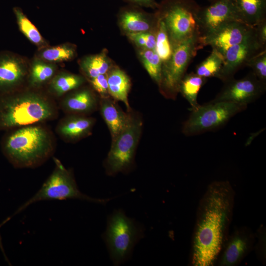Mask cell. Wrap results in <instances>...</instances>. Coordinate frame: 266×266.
I'll use <instances>...</instances> for the list:
<instances>
[{
	"mask_svg": "<svg viewBox=\"0 0 266 266\" xmlns=\"http://www.w3.org/2000/svg\"><path fill=\"white\" fill-rule=\"evenodd\" d=\"M55 167L39 190L17 210L22 211L28 206L36 202L47 200L79 199L98 203L105 204L110 199L91 198L82 193L78 189L73 173L64 167L57 159Z\"/></svg>",
	"mask_w": 266,
	"mask_h": 266,
	"instance_id": "5b68a950",
	"label": "cell"
},
{
	"mask_svg": "<svg viewBox=\"0 0 266 266\" xmlns=\"http://www.w3.org/2000/svg\"><path fill=\"white\" fill-rule=\"evenodd\" d=\"M75 53V49L72 45L65 43L41 49L38 58L54 64L71 60L74 57Z\"/></svg>",
	"mask_w": 266,
	"mask_h": 266,
	"instance_id": "4316f807",
	"label": "cell"
},
{
	"mask_svg": "<svg viewBox=\"0 0 266 266\" xmlns=\"http://www.w3.org/2000/svg\"><path fill=\"white\" fill-rule=\"evenodd\" d=\"M208 0L209 2H210L212 1H213V0Z\"/></svg>",
	"mask_w": 266,
	"mask_h": 266,
	"instance_id": "d590c367",
	"label": "cell"
},
{
	"mask_svg": "<svg viewBox=\"0 0 266 266\" xmlns=\"http://www.w3.org/2000/svg\"><path fill=\"white\" fill-rule=\"evenodd\" d=\"M172 50L165 24L162 20L158 17L155 51L164 63L170 58Z\"/></svg>",
	"mask_w": 266,
	"mask_h": 266,
	"instance_id": "f1b7e54d",
	"label": "cell"
},
{
	"mask_svg": "<svg viewBox=\"0 0 266 266\" xmlns=\"http://www.w3.org/2000/svg\"><path fill=\"white\" fill-rule=\"evenodd\" d=\"M57 67L54 64L48 63L37 58L31 65L29 75L31 86L37 87L45 83L55 75Z\"/></svg>",
	"mask_w": 266,
	"mask_h": 266,
	"instance_id": "cb8c5ba5",
	"label": "cell"
},
{
	"mask_svg": "<svg viewBox=\"0 0 266 266\" xmlns=\"http://www.w3.org/2000/svg\"><path fill=\"white\" fill-rule=\"evenodd\" d=\"M100 105L101 114L109 130L112 141L126 128L133 115L125 113L109 96L101 98Z\"/></svg>",
	"mask_w": 266,
	"mask_h": 266,
	"instance_id": "2e32d148",
	"label": "cell"
},
{
	"mask_svg": "<svg viewBox=\"0 0 266 266\" xmlns=\"http://www.w3.org/2000/svg\"><path fill=\"white\" fill-rule=\"evenodd\" d=\"M199 38L198 31L190 38L174 47L170 58L163 63L161 79L158 86L165 97L176 99L188 67L198 51L201 49Z\"/></svg>",
	"mask_w": 266,
	"mask_h": 266,
	"instance_id": "8992f818",
	"label": "cell"
},
{
	"mask_svg": "<svg viewBox=\"0 0 266 266\" xmlns=\"http://www.w3.org/2000/svg\"><path fill=\"white\" fill-rule=\"evenodd\" d=\"M28 74L26 63L15 57L0 59V87L17 86L25 80Z\"/></svg>",
	"mask_w": 266,
	"mask_h": 266,
	"instance_id": "ac0fdd59",
	"label": "cell"
},
{
	"mask_svg": "<svg viewBox=\"0 0 266 266\" xmlns=\"http://www.w3.org/2000/svg\"><path fill=\"white\" fill-rule=\"evenodd\" d=\"M80 67L89 79L106 74L111 68L110 62L104 53L85 57L81 61Z\"/></svg>",
	"mask_w": 266,
	"mask_h": 266,
	"instance_id": "d4e9b609",
	"label": "cell"
},
{
	"mask_svg": "<svg viewBox=\"0 0 266 266\" xmlns=\"http://www.w3.org/2000/svg\"><path fill=\"white\" fill-rule=\"evenodd\" d=\"M18 27L24 35L33 44L41 49L46 47L47 43L35 26L18 8H14Z\"/></svg>",
	"mask_w": 266,
	"mask_h": 266,
	"instance_id": "484cf974",
	"label": "cell"
},
{
	"mask_svg": "<svg viewBox=\"0 0 266 266\" xmlns=\"http://www.w3.org/2000/svg\"><path fill=\"white\" fill-rule=\"evenodd\" d=\"M234 21L242 22L234 0H214L200 7L197 18L200 38L206 37L223 25Z\"/></svg>",
	"mask_w": 266,
	"mask_h": 266,
	"instance_id": "30bf717a",
	"label": "cell"
},
{
	"mask_svg": "<svg viewBox=\"0 0 266 266\" xmlns=\"http://www.w3.org/2000/svg\"><path fill=\"white\" fill-rule=\"evenodd\" d=\"M200 7L195 0H164L158 4L156 14L165 24L172 49L198 31Z\"/></svg>",
	"mask_w": 266,
	"mask_h": 266,
	"instance_id": "277c9868",
	"label": "cell"
},
{
	"mask_svg": "<svg viewBox=\"0 0 266 266\" xmlns=\"http://www.w3.org/2000/svg\"><path fill=\"white\" fill-rule=\"evenodd\" d=\"M95 122L93 118L83 115L70 114L60 122L57 132L65 140L74 142L89 135Z\"/></svg>",
	"mask_w": 266,
	"mask_h": 266,
	"instance_id": "9a60e30c",
	"label": "cell"
},
{
	"mask_svg": "<svg viewBox=\"0 0 266 266\" xmlns=\"http://www.w3.org/2000/svg\"><path fill=\"white\" fill-rule=\"evenodd\" d=\"M242 21L255 27L266 20V0H234Z\"/></svg>",
	"mask_w": 266,
	"mask_h": 266,
	"instance_id": "44dd1931",
	"label": "cell"
},
{
	"mask_svg": "<svg viewBox=\"0 0 266 266\" xmlns=\"http://www.w3.org/2000/svg\"><path fill=\"white\" fill-rule=\"evenodd\" d=\"M235 192L228 181L211 182L200 199L193 233L190 264L212 266L216 264L229 235Z\"/></svg>",
	"mask_w": 266,
	"mask_h": 266,
	"instance_id": "6da1fadb",
	"label": "cell"
},
{
	"mask_svg": "<svg viewBox=\"0 0 266 266\" xmlns=\"http://www.w3.org/2000/svg\"><path fill=\"white\" fill-rule=\"evenodd\" d=\"M255 235L251 229L236 228L228 235L217 260L219 266H236L252 250Z\"/></svg>",
	"mask_w": 266,
	"mask_h": 266,
	"instance_id": "4fadbf2b",
	"label": "cell"
},
{
	"mask_svg": "<svg viewBox=\"0 0 266 266\" xmlns=\"http://www.w3.org/2000/svg\"><path fill=\"white\" fill-rule=\"evenodd\" d=\"M212 49L210 54L196 68L195 73L205 78H217L224 62L223 55L216 49Z\"/></svg>",
	"mask_w": 266,
	"mask_h": 266,
	"instance_id": "83f0119b",
	"label": "cell"
},
{
	"mask_svg": "<svg viewBox=\"0 0 266 266\" xmlns=\"http://www.w3.org/2000/svg\"><path fill=\"white\" fill-rule=\"evenodd\" d=\"M142 127L140 119L133 115L126 128L112 141L104 164L108 175H114L120 172H126L133 166Z\"/></svg>",
	"mask_w": 266,
	"mask_h": 266,
	"instance_id": "9c48e42d",
	"label": "cell"
},
{
	"mask_svg": "<svg viewBox=\"0 0 266 266\" xmlns=\"http://www.w3.org/2000/svg\"><path fill=\"white\" fill-rule=\"evenodd\" d=\"M129 38L142 49L155 50L156 31L128 33Z\"/></svg>",
	"mask_w": 266,
	"mask_h": 266,
	"instance_id": "1f68e13d",
	"label": "cell"
},
{
	"mask_svg": "<svg viewBox=\"0 0 266 266\" xmlns=\"http://www.w3.org/2000/svg\"><path fill=\"white\" fill-rule=\"evenodd\" d=\"M247 107V105L227 101H210L199 105L192 110L183 125L182 132L186 136H193L216 130Z\"/></svg>",
	"mask_w": 266,
	"mask_h": 266,
	"instance_id": "52a82bcc",
	"label": "cell"
},
{
	"mask_svg": "<svg viewBox=\"0 0 266 266\" xmlns=\"http://www.w3.org/2000/svg\"><path fill=\"white\" fill-rule=\"evenodd\" d=\"M62 108L71 114L83 115L94 111L97 99L92 92L84 88L67 95L62 100Z\"/></svg>",
	"mask_w": 266,
	"mask_h": 266,
	"instance_id": "d6986e66",
	"label": "cell"
},
{
	"mask_svg": "<svg viewBox=\"0 0 266 266\" xmlns=\"http://www.w3.org/2000/svg\"><path fill=\"white\" fill-rule=\"evenodd\" d=\"M254 38H257L255 27L234 21L223 25L206 37H200L199 44L201 49L209 45L223 55L231 47Z\"/></svg>",
	"mask_w": 266,
	"mask_h": 266,
	"instance_id": "8fae6325",
	"label": "cell"
},
{
	"mask_svg": "<svg viewBox=\"0 0 266 266\" xmlns=\"http://www.w3.org/2000/svg\"><path fill=\"white\" fill-rule=\"evenodd\" d=\"M157 19V18L152 20L150 16L135 7L123 9L119 16L120 26L127 33L156 31L158 20L151 21Z\"/></svg>",
	"mask_w": 266,
	"mask_h": 266,
	"instance_id": "e0dca14e",
	"label": "cell"
},
{
	"mask_svg": "<svg viewBox=\"0 0 266 266\" xmlns=\"http://www.w3.org/2000/svg\"><path fill=\"white\" fill-rule=\"evenodd\" d=\"M5 149L13 164L18 167H34L52 154L53 140L49 131L41 126L22 127L8 138Z\"/></svg>",
	"mask_w": 266,
	"mask_h": 266,
	"instance_id": "7a4b0ae2",
	"label": "cell"
},
{
	"mask_svg": "<svg viewBox=\"0 0 266 266\" xmlns=\"http://www.w3.org/2000/svg\"><path fill=\"white\" fill-rule=\"evenodd\" d=\"M89 80L93 88L101 98L109 96L107 73L89 79Z\"/></svg>",
	"mask_w": 266,
	"mask_h": 266,
	"instance_id": "d6a6232c",
	"label": "cell"
},
{
	"mask_svg": "<svg viewBox=\"0 0 266 266\" xmlns=\"http://www.w3.org/2000/svg\"><path fill=\"white\" fill-rule=\"evenodd\" d=\"M0 109V124L6 128L25 127L53 118L56 110L52 101L34 92H24L7 99Z\"/></svg>",
	"mask_w": 266,
	"mask_h": 266,
	"instance_id": "3957f363",
	"label": "cell"
},
{
	"mask_svg": "<svg viewBox=\"0 0 266 266\" xmlns=\"http://www.w3.org/2000/svg\"><path fill=\"white\" fill-rule=\"evenodd\" d=\"M107 76L109 95L115 100L123 102L128 110H130L128 98L131 81L129 76L118 67L110 68Z\"/></svg>",
	"mask_w": 266,
	"mask_h": 266,
	"instance_id": "ffe728a7",
	"label": "cell"
},
{
	"mask_svg": "<svg viewBox=\"0 0 266 266\" xmlns=\"http://www.w3.org/2000/svg\"><path fill=\"white\" fill-rule=\"evenodd\" d=\"M142 233L136 223L121 210L115 211L110 216L104 238L115 265L121 264L129 257Z\"/></svg>",
	"mask_w": 266,
	"mask_h": 266,
	"instance_id": "ba28073f",
	"label": "cell"
},
{
	"mask_svg": "<svg viewBox=\"0 0 266 266\" xmlns=\"http://www.w3.org/2000/svg\"><path fill=\"white\" fill-rule=\"evenodd\" d=\"M224 83L211 101H227L248 105L260 98L266 89V84L252 72L241 79L233 78Z\"/></svg>",
	"mask_w": 266,
	"mask_h": 266,
	"instance_id": "7c38bea8",
	"label": "cell"
},
{
	"mask_svg": "<svg viewBox=\"0 0 266 266\" xmlns=\"http://www.w3.org/2000/svg\"><path fill=\"white\" fill-rule=\"evenodd\" d=\"M84 78L78 75L60 72L50 80L48 90L53 95L60 97L79 88L84 82Z\"/></svg>",
	"mask_w": 266,
	"mask_h": 266,
	"instance_id": "7402d4cb",
	"label": "cell"
},
{
	"mask_svg": "<svg viewBox=\"0 0 266 266\" xmlns=\"http://www.w3.org/2000/svg\"><path fill=\"white\" fill-rule=\"evenodd\" d=\"M257 38L231 47L224 53V62L217 78L224 83L233 78L235 73L263 49Z\"/></svg>",
	"mask_w": 266,
	"mask_h": 266,
	"instance_id": "5bb4252c",
	"label": "cell"
},
{
	"mask_svg": "<svg viewBox=\"0 0 266 266\" xmlns=\"http://www.w3.org/2000/svg\"><path fill=\"white\" fill-rule=\"evenodd\" d=\"M246 66L252 69V73L259 80L266 84V48L252 57Z\"/></svg>",
	"mask_w": 266,
	"mask_h": 266,
	"instance_id": "4dcf8cb0",
	"label": "cell"
},
{
	"mask_svg": "<svg viewBox=\"0 0 266 266\" xmlns=\"http://www.w3.org/2000/svg\"><path fill=\"white\" fill-rule=\"evenodd\" d=\"M132 3L140 6H145L152 7H158V3L155 0H127Z\"/></svg>",
	"mask_w": 266,
	"mask_h": 266,
	"instance_id": "e575fe53",
	"label": "cell"
},
{
	"mask_svg": "<svg viewBox=\"0 0 266 266\" xmlns=\"http://www.w3.org/2000/svg\"><path fill=\"white\" fill-rule=\"evenodd\" d=\"M139 53L147 72L159 85L161 79L163 64L161 59L154 50L142 49Z\"/></svg>",
	"mask_w": 266,
	"mask_h": 266,
	"instance_id": "f546056e",
	"label": "cell"
},
{
	"mask_svg": "<svg viewBox=\"0 0 266 266\" xmlns=\"http://www.w3.org/2000/svg\"><path fill=\"white\" fill-rule=\"evenodd\" d=\"M206 80L207 78L201 77L195 72L186 74L182 79L179 92L187 100L192 110L199 106L197 100L198 94Z\"/></svg>",
	"mask_w": 266,
	"mask_h": 266,
	"instance_id": "603a6c76",
	"label": "cell"
},
{
	"mask_svg": "<svg viewBox=\"0 0 266 266\" xmlns=\"http://www.w3.org/2000/svg\"><path fill=\"white\" fill-rule=\"evenodd\" d=\"M255 27L259 43L262 47H266V20L261 22Z\"/></svg>",
	"mask_w": 266,
	"mask_h": 266,
	"instance_id": "836d02e7",
	"label": "cell"
}]
</instances>
